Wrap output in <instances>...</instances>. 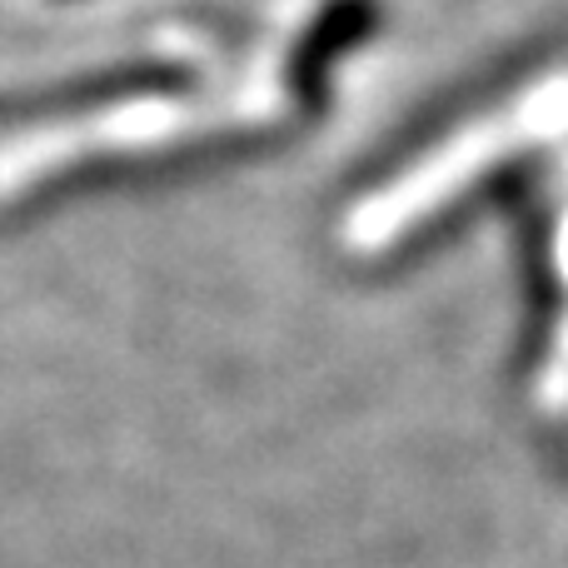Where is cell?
<instances>
[{
	"instance_id": "obj_1",
	"label": "cell",
	"mask_w": 568,
	"mask_h": 568,
	"mask_svg": "<svg viewBox=\"0 0 568 568\" xmlns=\"http://www.w3.org/2000/svg\"><path fill=\"white\" fill-rule=\"evenodd\" d=\"M175 85V75L160 65H115V70H95L80 80H60L45 90H26V95L0 100V125L10 120H55V115H90L105 105H125L140 95H160Z\"/></svg>"
}]
</instances>
